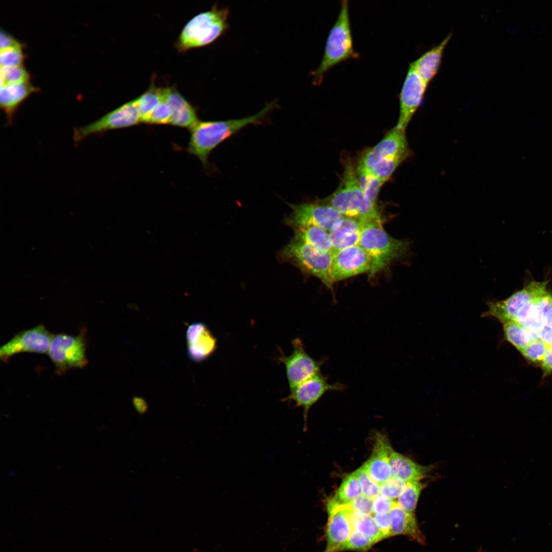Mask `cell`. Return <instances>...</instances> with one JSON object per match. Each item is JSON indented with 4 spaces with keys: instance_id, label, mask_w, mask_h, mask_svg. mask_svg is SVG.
<instances>
[{
    "instance_id": "cell-40",
    "label": "cell",
    "mask_w": 552,
    "mask_h": 552,
    "mask_svg": "<svg viewBox=\"0 0 552 552\" xmlns=\"http://www.w3.org/2000/svg\"><path fill=\"white\" fill-rule=\"evenodd\" d=\"M548 345L540 339L530 342L520 352L528 360L533 362L542 361Z\"/></svg>"
},
{
    "instance_id": "cell-37",
    "label": "cell",
    "mask_w": 552,
    "mask_h": 552,
    "mask_svg": "<svg viewBox=\"0 0 552 552\" xmlns=\"http://www.w3.org/2000/svg\"><path fill=\"white\" fill-rule=\"evenodd\" d=\"M25 58L24 45L1 50L0 53L1 67L24 65Z\"/></svg>"
},
{
    "instance_id": "cell-16",
    "label": "cell",
    "mask_w": 552,
    "mask_h": 552,
    "mask_svg": "<svg viewBox=\"0 0 552 552\" xmlns=\"http://www.w3.org/2000/svg\"><path fill=\"white\" fill-rule=\"evenodd\" d=\"M371 258L358 244L342 249L333 254L331 272L332 279L337 282L353 276L369 273Z\"/></svg>"
},
{
    "instance_id": "cell-26",
    "label": "cell",
    "mask_w": 552,
    "mask_h": 552,
    "mask_svg": "<svg viewBox=\"0 0 552 552\" xmlns=\"http://www.w3.org/2000/svg\"><path fill=\"white\" fill-rule=\"evenodd\" d=\"M294 231V237L324 251L332 252V245L329 232L312 224L300 223L290 226Z\"/></svg>"
},
{
    "instance_id": "cell-14",
    "label": "cell",
    "mask_w": 552,
    "mask_h": 552,
    "mask_svg": "<svg viewBox=\"0 0 552 552\" xmlns=\"http://www.w3.org/2000/svg\"><path fill=\"white\" fill-rule=\"evenodd\" d=\"M428 86L410 63L399 94L400 113L396 127L405 130L421 105Z\"/></svg>"
},
{
    "instance_id": "cell-34",
    "label": "cell",
    "mask_w": 552,
    "mask_h": 552,
    "mask_svg": "<svg viewBox=\"0 0 552 552\" xmlns=\"http://www.w3.org/2000/svg\"><path fill=\"white\" fill-rule=\"evenodd\" d=\"M30 81V75L24 65L1 67V86Z\"/></svg>"
},
{
    "instance_id": "cell-21",
    "label": "cell",
    "mask_w": 552,
    "mask_h": 552,
    "mask_svg": "<svg viewBox=\"0 0 552 552\" xmlns=\"http://www.w3.org/2000/svg\"><path fill=\"white\" fill-rule=\"evenodd\" d=\"M38 90L30 81L1 86L0 106L8 125L12 124L17 111L24 101Z\"/></svg>"
},
{
    "instance_id": "cell-41",
    "label": "cell",
    "mask_w": 552,
    "mask_h": 552,
    "mask_svg": "<svg viewBox=\"0 0 552 552\" xmlns=\"http://www.w3.org/2000/svg\"><path fill=\"white\" fill-rule=\"evenodd\" d=\"M171 116V109L164 100L156 107L144 123L149 125L170 124Z\"/></svg>"
},
{
    "instance_id": "cell-49",
    "label": "cell",
    "mask_w": 552,
    "mask_h": 552,
    "mask_svg": "<svg viewBox=\"0 0 552 552\" xmlns=\"http://www.w3.org/2000/svg\"><path fill=\"white\" fill-rule=\"evenodd\" d=\"M133 403L139 413L144 414L146 412L148 409L147 404L143 399L135 397L133 400Z\"/></svg>"
},
{
    "instance_id": "cell-29",
    "label": "cell",
    "mask_w": 552,
    "mask_h": 552,
    "mask_svg": "<svg viewBox=\"0 0 552 552\" xmlns=\"http://www.w3.org/2000/svg\"><path fill=\"white\" fill-rule=\"evenodd\" d=\"M350 520L353 529L377 543L386 538L376 525L371 515L363 514L351 509Z\"/></svg>"
},
{
    "instance_id": "cell-12",
    "label": "cell",
    "mask_w": 552,
    "mask_h": 552,
    "mask_svg": "<svg viewBox=\"0 0 552 552\" xmlns=\"http://www.w3.org/2000/svg\"><path fill=\"white\" fill-rule=\"evenodd\" d=\"M547 281H532L507 298L487 302L488 309L481 317H492L503 324L514 320L517 312L526 302L547 289Z\"/></svg>"
},
{
    "instance_id": "cell-3",
    "label": "cell",
    "mask_w": 552,
    "mask_h": 552,
    "mask_svg": "<svg viewBox=\"0 0 552 552\" xmlns=\"http://www.w3.org/2000/svg\"><path fill=\"white\" fill-rule=\"evenodd\" d=\"M359 57L353 48L348 2L343 0L337 18L328 36L321 62L312 73L313 84L319 85L325 74L337 64Z\"/></svg>"
},
{
    "instance_id": "cell-30",
    "label": "cell",
    "mask_w": 552,
    "mask_h": 552,
    "mask_svg": "<svg viewBox=\"0 0 552 552\" xmlns=\"http://www.w3.org/2000/svg\"><path fill=\"white\" fill-rule=\"evenodd\" d=\"M135 100L141 122L144 123L156 107L164 100L163 88L156 87L152 85Z\"/></svg>"
},
{
    "instance_id": "cell-13",
    "label": "cell",
    "mask_w": 552,
    "mask_h": 552,
    "mask_svg": "<svg viewBox=\"0 0 552 552\" xmlns=\"http://www.w3.org/2000/svg\"><path fill=\"white\" fill-rule=\"evenodd\" d=\"M42 324L19 332L0 348V359L4 361L21 353H48L53 336Z\"/></svg>"
},
{
    "instance_id": "cell-45",
    "label": "cell",
    "mask_w": 552,
    "mask_h": 552,
    "mask_svg": "<svg viewBox=\"0 0 552 552\" xmlns=\"http://www.w3.org/2000/svg\"><path fill=\"white\" fill-rule=\"evenodd\" d=\"M372 516L376 525L386 538L390 536V521L388 514H373Z\"/></svg>"
},
{
    "instance_id": "cell-4",
    "label": "cell",
    "mask_w": 552,
    "mask_h": 552,
    "mask_svg": "<svg viewBox=\"0 0 552 552\" xmlns=\"http://www.w3.org/2000/svg\"><path fill=\"white\" fill-rule=\"evenodd\" d=\"M326 201V204L347 217L362 220L380 214L376 204L373 203L360 188L356 170L349 159L344 163L339 187Z\"/></svg>"
},
{
    "instance_id": "cell-44",
    "label": "cell",
    "mask_w": 552,
    "mask_h": 552,
    "mask_svg": "<svg viewBox=\"0 0 552 552\" xmlns=\"http://www.w3.org/2000/svg\"><path fill=\"white\" fill-rule=\"evenodd\" d=\"M395 502L392 499L379 494L373 499V512L375 514H388Z\"/></svg>"
},
{
    "instance_id": "cell-9",
    "label": "cell",
    "mask_w": 552,
    "mask_h": 552,
    "mask_svg": "<svg viewBox=\"0 0 552 552\" xmlns=\"http://www.w3.org/2000/svg\"><path fill=\"white\" fill-rule=\"evenodd\" d=\"M288 204L292 211L285 218L284 222L290 227L296 224L307 223L319 226L329 232L344 217L331 206L323 202H303Z\"/></svg>"
},
{
    "instance_id": "cell-27",
    "label": "cell",
    "mask_w": 552,
    "mask_h": 552,
    "mask_svg": "<svg viewBox=\"0 0 552 552\" xmlns=\"http://www.w3.org/2000/svg\"><path fill=\"white\" fill-rule=\"evenodd\" d=\"M547 291L538 295L524 304L512 321L519 323L531 332L536 333L540 332L544 326L538 300Z\"/></svg>"
},
{
    "instance_id": "cell-47",
    "label": "cell",
    "mask_w": 552,
    "mask_h": 552,
    "mask_svg": "<svg viewBox=\"0 0 552 552\" xmlns=\"http://www.w3.org/2000/svg\"><path fill=\"white\" fill-rule=\"evenodd\" d=\"M541 367L543 377L552 373V346L548 345L545 356L541 361Z\"/></svg>"
},
{
    "instance_id": "cell-22",
    "label": "cell",
    "mask_w": 552,
    "mask_h": 552,
    "mask_svg": "<svg viewBox=\"0 0 552 552\" xmlns=\"http://www.w3.org/2000/svg\"><path fill=\"white\" fill-rule=\"evenodd\" d=\"M390 521V536H407L420 544L425 543V537L420 530L413 513L408 512L396 502L388 513Z\"/></svg>"
},
{
    "instance_id": "cell-43",
    "label": "cell",
    "mask_w": 552,
    "mask_h": 552,
    "mask_svg": "<svg viewBox=\"0 0 552 552\" xmlns=\"http://www.w3.org/2000/svg\"><path fill=\"white\" fill-rule=\"evenodd\" d=\"M349 505L353 511L371 515L373 513V499L363 495L356 498Z\"/></svg>"
},
{
    "instance_id": "cell-5",
    "label": "cell",
    "mask_w": 552,
    "mask_h": 552,
    "mask_svg": "<svg viewBox=\"0 0 552 552\" xmlns=\"http://www.w3.org/2000/svg\"><path fill=\"white\" fill-rule=\"evenodd\" d=\"M333 258L332 252L320 250L295 237L278 253L280 261L315 277L331 290L334 283L331 272Z\"/></svg>"
},
{
    "instance_id": "cell-23",
    "label": "cell",
    "mask_w": 552,
    "mask_h": 552,
    "mask_svg": "<svg viewBox=\"0 0 552 552\" xmlns=\"http://www.w3.org/2000/svg\"><path fill=\"white\" fill-rule=\"evenodd\" d=\"M362 228V220L344 217L329 234L335 254L346 248L358 245Z\"/></svg>"
},
{
    "instance_id": "cell-31",
    "label": "cell",
    "mask_w": 552,
    "mask_h": 552,
    "mask_svg": "<svg viewBox=\"0 0 552 552\" xmlns=\"http://www.w3.org/2000/svg\"><path fill=\"white\" fill-rule=\"evenodd\" d=\"M361 495L360 485L354 472L344 478L335 495L330 501L337 504H349Z\"/></svg>"
},
{
    "instance_id": "cell-1",
    "label": "cell",
    "mask_w": 552,
    "mask_h": 552,
    "mask_svg": "<svg viewBox=\"0 0 552 552\" xmlns=\"http://www.w3.org/2000/svg\"><path fill=\"white\" fill-rule=\"evenodd\" d=\"M276 106L274 102L265 106L256 114L239 119L199 121L190 130L187 151L197 157L204 166H208L211 152L219 144L250 124H261Z\"/></svg>"
},
{
    "instance_id": "cell-25",
    "label": "cell",
    "mask_w": 552,
    "mask_h": 552,
    "mask_svg": "<svg viewBox=\"0 0 552 552\" xmlns=\"http://www.w3.org/2000/svg\"><path fill=\"white\" fill-rule=\"evenodd\" d=\"M389 464L392 476L406 482L421 480L432 469L431 466L420 465L393 449Z\"/></svg>"
},
{
    "instance_id": "cell-35",
    "label": "cell",
    "mask_w": 552,
    "mask_h": 552,
    "mask_svg": "<svg viewBox=\"0 0 552 552\" xmlns=\"http://www.w3.org/2000/svg\"><path fill=\"white\" fill-rule=\"evenodd\" d=\"M404 160L400 157L387 158L378 163L369 171L384 183Z\"/></svg>"
},
{
    "instance_id": "cell-36",
    "label": "cell",
    "mask_w": 552,
    "mask_h": 552,
    "mask_svg": "<svg viewBox=\"0 0 552 552\" xmlns=\"http://www.w3.org/2000/svg\"><path fill=\"white\" fill-rule=\"evenodd\" d=\"M360 485L362 495L374 499L380 494L379 487L370 476L365 464L355 471Z\"/></svg>"
},
{
    "instance_id": "cell-10",
    "label": "cell",
    "mask_w": 552,
    "mask_h": 552,
    "mask_svg": "<svg viewBox=\"0 0 552 552\" xmlns=\"http://www.w3.org/2000/svg\"><path fill=\"white\" fill-rule=\"evenodd\" d=\"M293 351L288 356L281 353L279 360L284 365L289 390L303 382L321 373L325 360H316L306 351L305 347L299 338L292 341Z\"/></svg>"
},
{
    "instance_id": "cell-32",
    "label": "cell",
    "mask_w": 552,
    "mask_h": 552,
    "mask_svg": "<svg viewBox=\"0 0 552 552\" xmlns=\"http://www.w3.org/2000/svg\"><path fill=\"white\" fill-rule=\"evenodd\" d=\"M356 173L363 192L373 203L376 204L379 191L384 183L370 171L359 166L357 165Z\"/></svg>"
},
{
    "instance_id": "cell-20",
    "label": "cell",
    "mask_w": 552,
    "mask_h": 552,
    "mask_svg": "<svg viewBox=\"0 0 552 552\" xmlns=\"http://www.w3.org/2000/svg\"><path fill=\"white\" fill-rule=\"evenodd\" d=\"M163 92L171 110L170 125L190 129L199 121L195 108L174 87L163 88Z\"/></svg>"
},
{
    "instance_id": "cell-28",
    "label": "cell",
    "mask_w": 552,
    "mask_h": 552,
    "mask_svg": "<svg viewBox=\"0 0 552 552\" xmlns=\"http://www.w3.org/2000/svg\"><path fill=\"white\" fill-rule=\"evenodd\" d=\"M502 325L505 339L519 352L530 342L539 339L538 333L527 330L515 321H507Z\"/></svg>"
},
{
    "instance_id": "cell-2",
    "label": "cell",
    "mask_w": 552,
    "mask_h": 552,
    "mask_svg": "<svg viewBox=\"0 0 552 552\" xmlns=\"http://www.w3.org/2000/svg\"><path fill=\"white\" fill-rule=\"evenodd\" d=\"M361 220L358 245L371 258L372 266L368 275L372 279L392 262L403 257L408 250L409 242L390 236L383 227L380 214Z\"/></svg>"
},
{
    "instance_id": "cell-17",
    "label": "cell",
    "mask_w": 552,
    "mask_h": 552,
    "mask_svg": "<svg viewBox=\"0 0 552 552\" xmlns=\"http://www.w3.org/2000/svg\"><path fill=\"white\" fill-rule=\"evenodd\" d=\"M326 537L327 545L324 552H338L349 539L353 531L350 520L351 511L349 504H337L329 501Z\"/></svg>"
},
{
    "instance_id": "cell-42",
    "label": "cell",
    "mask_w": 552,
    "mask_h": 552,
    "mask_svg": "<svg viewBox=\"0 0 552 552\" xmlns=\"http://www.w3.org/2000/svg\"><path fill=\"white\" fill-rule=\"evenodd\" d=\"M544 327L552 329V293L548 290L538 300Z\"/></svg>"
},
{
    "instance_id": "cell-46",
    "label": "cell",
    "mask_w": 552,
    "mask_h": 552,
    "mask_svg": "<svg viewBox=\"0 0 552 552\" xmlns=\"http://www.w3.org/2000/svg\"><path fill=\"white\" fill-rule=\"evenodd\" d=\"M21 43L12 35L3 29L0 33V49L3 50L8 48L22 45Z\"/></svg>"
},
{
    "instance_id": "cell-24",
    "label": "cell",
    "mask_w": 552,
    "mask_h": 552,
    "mask_svg": "<svg viewBox=\"0 0 552 552\" xmlns=\"http://www.w3.org/2000/svg\"><path fill=\"white\" fill-rule=\"evenodd\" d=\"M452 37L448 34L438 45L429 50L411 62L418 74L428 86L440 70L444 51Z\"/></svg>"
},
{
    "instance_id": "cell-39",
    "label": "cell",
    "mask_w": 552,
    "mask_h": 552,
    "mask_svg": "<svg viewBox=\"0 0 552 552\" xmlns=\"http://www.w3.org/2000/svg\"><path fill=\"white\" fill-rule=\"evenodd\" d=\"M406 484L404 480L392 476L378 485L380 494L392 500L398 499L405 489Z\"/></svg>"
},
{
    "instance_id": "cell-48",
    "label": "cell",
    "mask_w": 552,
    "mask_h": 552,
    "mask_svg": "<svg viewBox=\"0 0 552 552\" xmlns=\"http://www.w3.org/2000/svg\"><path fill=\"white\" fill-rule=\"evenodd\" d=\"M538 335L539 339L552 346V329L544 327L538 333Z\"/></svg>"
},
{
    "instance_id": "cell-11",
    "label": "cell",
    "mask_w": 552,
    "mask_h": 552,
    "mask_svg": "<svg viewBox=\"0 0 552 552\" xmlns=\"http://www.w3.org/2000/svg\"><path fill=\"white\" fill-rule=\"evenodd\" d=\"M405 131L395 126L380 142L363 153L357 165L370 171L378 163L387 158L406 159L411 152Z\"/></svg>"
},
{
    "instance_id": "cell-19",
    "label": "cell",
    "mask_w": 552,
    "mask_h": 552,
    "mask_svg": "<svg viewBox=\"0 0 552 552\" xmlns=\"http://www.w3.org/2000/svg\"><path fill=\"white\" fill-rule=\"evenodd\" d=\"M392 450L387 438L381 433L377 434L371 455L364 464L369 475L378 485L392 476L389 464Z\"/></svg>"
},
{
    "instance_id": "cell-6",
    "label": "cell",
    "mask_w": 552,
    "mask_h": 552,
    "mask_svg": "<svg viewBox=\"0 0 552 552\" xmlns=\"http://www.w3.org/2000/svg\"><path fill=\"white\" fill-rule=\"evenodd\" d=\"M228 11L215 7L199 13L184 26L176 42L179 52L209 45L224 32Z\"/></svg>"
},
{
    "instance_id": "cell-38",
    "label": "cell",
    "mask_w": 552,
    "mask_h": 552,
    "mask_svg": "<svg viewBox=\"0 0 552 552\" xmlns=\"http://www.w3.org/2000/svg\"><path fill=\"white\" fill-rule=\"evenodd\" d=\"M375 543L370 538L353 529L349 539L338 552L347 550L365 551Z\"/></svg>"
},
{
    "instance_id": "cell-33",
    "label": "cell",
    "mask_w": 552,
    "mask_h": 552,
    "mask_svg": "<svg viewBox=\"0 0 552 552\" xmlns=\"http://www.w3.org/2000/svg\"><path fill=\"white\" fill-rule=\"evenodd\" d=\"M426 485L420 481L407 482L406 487L396 502L405 511L413 513L422 490Z\"/></svg>"
},
{
    "instance_id": "cell-18",
    "label": "cell",
    "mask_w": 552,
    "mask_h": 552,
    "mask_svg": "<svg viewBox=\"0 0 552 552\" xmlns=\"http://www.w3.org/2000/svg\"><path fill=\"white\" fill-rule=\"evenodd\" d=\"M188 353L193 360L200 362L211 356L217 348V340L202 323L190 325L186 333Z\"/></svg>"
},
{
    "instance_id": "cell-7",
    "label": "cell",
    "mask_w": 552,
    "mask_h": 552,
    "mask_svg": "<svg viewBox=\"0 0 552 552\" xmlns=\"http://www.w3.org/2000/svg\"><path fill=\"white\" fill-rule=\"evenodd\" d=\"M57 373L73 368H83L87 364L85 334L77 335L59 333L54 335L48 352Z\"/></svg>"
},
{
    "instance_id": "cell-8",
    "label": "cell",
    "mask_w": 552,
    "mask_h": 552,
    "mask_svg": "<svg viewBox=\"0 0 552 552\" xmlns=\"http://www.w3.org/2000/svg\"><path fill=\"white\" fill-rule=\"evenodd\" d=\"M141 123L135 99L108 112L95 122L75 128L73 140L78 145L88 136L135 126Z\"/></svg>"
},
{
    "instance_id": "cell-15",
    "label": "cell",
    "mask_w": 552,
    "mask_h": 552,
    "mask_svg": "<svg viewBox=\"0 0 552 552\" xmlns=\"http://www.w3.org/2000/svg\"><path fill=\"white\" fill-rule=\"evenodd\" d=\"M344 386L337 383L330 384L327 377L318 373L290 390L289 394L283 401H293L296 406L303 409V417L306 422L307 414L311 407L327 392L340 391Z\"/></svg>"
}]
</instances>
